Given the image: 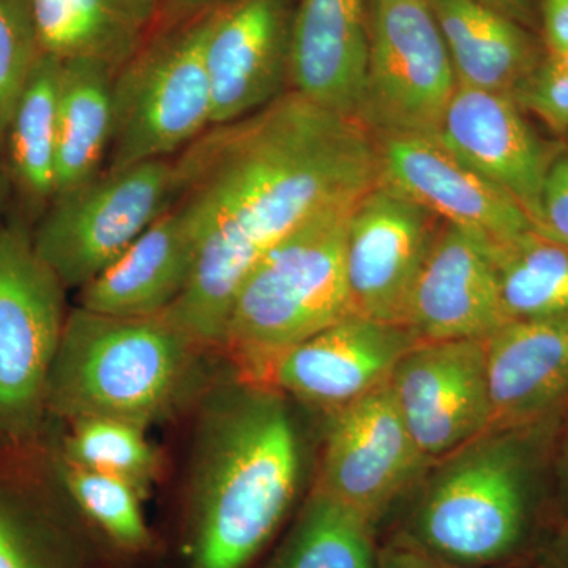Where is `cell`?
Here are the masks:
<instances>
[{"instance_id":"cell-11","label":"cell","mask_w":568,"mask_h":568,"mask_svg":"<svg viewBox=\"0 0 568 568\" xmlns=\"http://www.w3.org/2000/svg\"><path fill=\"white\" fill-rule=\"evenodd\" d=\"M428 463L386 383L335 410L316 488L376 525Z\"/></svg>"},{"instance_id":"cell-12","label":"cell","mask_w":568,"mask_h":568,"mask_svg":"<svg viewBox=\"0 0 568 568\" xmlns=\"http://www.w3.org/2000/svg\"><path fill=\"white\" fill-rule=\"evenodd\" d=\"M440 220L376 183L347 224L346 278L354 315L406 327L414 284Z\"/></svg>"},{"instance_id":"cell-37","label":"cell","mask_w":568,"mask_h":568,"mask_svg":"<svg viewBox=\"0 0 568 568\" xmlns=\"http://www.w3.org/2000/svg\"><path fill=\"white\" fill-rule=\"evenodd\" d=\"M541 568H568V526L549 545Z\"/></svg>"},{"instance_id":"cell-25","label":"cell","mask_w":568,"mask_h":568,"mask_svg":"<svg viewBox=\"0 0 568 568\" xmlns=\"http://www.w3.org/2000/svg\"><path fill=\"white\" fill-rule=\"evenodd\" d=\"M485 250L508 321L568 316L566 246L530 230Z\"/></svg>"},{"instance_id":"cell-9","label":"cell","mask_w":568,"mask_h":568,"mask_svg":"<svg viewBox=\"0 0 568 568\" xmlns=\"http://www.w3.org/2000/svg\"><path fill=\"white\" fill-rule=\"evenodd\" d=\"M458 82L428 0L372 6L357 119L375 138L437 136Z\"/></svg>"},{"instance_id":"cell-32","label":"cell","mask_w":568,"mask_h":568,"mask_svg":"<svg viewBox=\"0 0 568 568\" xmlns=\"http://www.w3.org/2000/svg\"><path fill=\"white\" fill-rule=\"evenodd\" d=\"M536 231L568 248V152L560 151L549 166Z\"/></svg>"},{"instance_id":"cell-24","label":"cell","mask_w":568,"mask_h":568,"mask_svg":"<svg viewBox=\"0 0 568 568\" xmlns=\"http://www.w3.org/2000/svg\"><path fill=\"white\" fill-rule=\"evenodd\" d=\"M114 78L115 71L102 62L62 61L55 194L95 178L106 166Z\"/></svg>"},{"instance_id":"cell-10","label":"cell","mask_w":568,"mask_h":568,"mask_svg":"<svg viewBox=\"0 0 568 568\" xmlns=\"http://www.w3.org/2000/svg\"><path fill=\"white\" fill-rule=\"evenodd\" d=\"M399 414L432 462L489 433L484 339L417 342L396 364L390 381Z\"/></svg>"},{"instance_id":"cell-18","label":"cell","mask_w":568,"mask_h":568,"mask_svg":"<svg viewBox=\"0 0 568 568\" xmlns=\"http://www.w3.org/2000/svg\"><path fill=\"white\" fill-rule=\"evenodd\" d=\"M484 345L489 432L562 417L568 409V316L508 321Z\"/></svg>"},{"instance_id":"cell-40","label":"cell","mask_w":568,"mask_h":568,"mask_svg":"<svg viewBox=\"0 0 568 568\" xmlns=\"http://www.w3.org/2000/svg\"><path fill=\"white\" fill-rule=\"evenodd\" d=\"M495 568H499V567H495Z\"/></svg>"},{"instance_id":"cell-21","label":"cell","mask_w":568,"mask_h":568,"mask_svg":"<svg viewBox=\"0 0 568 568\" xmlns=\"http://www.w3.org/2000/svg\"><path fill=\"white\" fill-rule=\"evenodd\" d=\"M458 85L515 95L540 63L521 22L476 0H428Z\"/></svg>"},{"instance_id":"cell-29","label":"cell","mask_w":568,"mask_h":568,"mask_svg":"<svg viewBox=\"0 0 568 568\" xmlns=\"http://www.w3.org/2000/svg\"><path fill=\"white\" fill-rule=\"evenodd\" d=\"M40 54L31 0H0V153L11 114Z\"/></svg>"},{"instance_id":"cell-6","label":"cell","mask_w":568,"mask_h":568,"mask_svg":"<svg viewBox=\"0 0 568 568\" xmlns=\"http://www.w3.org/2000/svg\"><path fill=\"white\" fill-rule=\"evenodd\" d=\"M211 13L156 29L115 73L104 170L174 159L212 126L204 55Z\"/></svg>"},{"instance_id":"cell-30","label":"cell","mask_w":568,"mask_h":568,"mask_svg":"<svg viewBox=\"0 0 568 568\" xmlns=\"http://www.w3.org/2000/svg\"><path fill=\"white\" fill-rule=\"evenodd\" d=\"M0 568H80L33 511L0 493Z\"/></svg>"},{"instance_id":"cell-34","label":"cell","mask_w":568,"mask_h":568,"mask_svg":"<svg viewBox=\"0 0 568 568\" xmlns=\"http://www.w3.org/2000/svg\"><path fill=\"white\" fill-rule=\"evenodd\" d=\"M376 568H459L402 541L377 555Z\"/></svg>"},{"instance_id":"cell-1","label":"cell","mask_w":568,"mask_h":568,"mask_svg":"<svg viewBox=\"0 0 568 568\" xmlns=\"http://www.w3.org/2000/svg\"><path fill=\"white\" fill-rule=\"evenodd\" d=\"M174 163L175 203L201 246L192 282L164 316L203 349L222 347L235 294L272 246L379 181L377 141L364 123L291 89L209 126Z\"/></svg>"},{"instance_id":"cell-35","label":"cell","mask_w":568,"mask_h":568,"mask_svg":"<svg viewBox=\"0 0 568 568\" xmlns=\"http://www.w3.org/2000/svg\"><path fill=\"white\" fill-rule=\"evenodd\" d=\"M224 0H162L156 29L170 28L179 22L192 20L205 11L215 9Z\"/></svg>"},{"instance_id":"cell-38","label":"cell","mask_w":568,"mask_h":568,"mask_svg":"<svg viewBox=\"0 0 568 568\" xmlns=\"http://www.w3.org/2000/svg\"><path fill=\"white\" fill-rule=\"evenodd\" d=\"M13 183H11L9 170H7L6 160L0 153V226L6 223L3 216L9 211L11 200H13Z\"/></svg>"},{"instance_id":"cell-4","label":"cell","mask_w":568,"mask_h":568,"mask_svg":"<svg viewBox=\"0 0 568 568\" xmlns=\"http://www.w3.org/2000/svg\"><path fill=\"white\" fill-rule=\"evenodd\" d=\"M558 422L489 432L450 455L422 496L406 544L459 568H495L518 555Z\"/></svg>"},{"instance_id":"cell-26","label":"cell","mask_w":568,"mask_h":568,"mask_svg":"<svg viewBox=\"0 0 568 568\" xmlns=\"http://www.w3.org/2000/svg\"><path fill=\"white\" fill-rule=\"evenodd\" d=\"M375 525L316 488L268 568H376Z\"/></svg>"},{"instance_id":"cell-14","label":"cell","mask_w":568,"mask_h":568,"mask_svg":"<svg viewBox=\"0 0 568 568\" xmlns=\"http://www.w3.org/2000/svg\"><path fill=\"white\" fill-rule=\"evenodd\" d=\"M293 0H224L212 9L205 70L212 125L261 110L290 84Z\"/></svg>"},{"instance_id":"cell-33","label":"cell","mask_w":568,"mask_h":568,"mask_svg":"<svg viewBox=\"0 0 568 568\" xmlns=\"http://www.w3.org/2000/svg\"><path fill=\"white\" fill-rule=\"evenodd\" d=\"M541 24L548 58L568 59V0H541Z\"/></svg>"},{"instance_id":"cell-17","label":"cell","mask_w":568,"mask_h":568,"mask_svg":"<svg viewBox=\"0 0 568 568\" xmlns=\"http://www.w3.org/2000/svg\"><path fill=\"white\" fill-rule=\"evenodd\" d=\"M506 323L485 245L440 222L410 294L407 331L417 342L485 339Z\"/></svg>"},{"instance_id":"cell-31","label":"cell","mask_w":568,"mask_h":568,"mask_svg":"<svg viewBox=\"0 0 568 568\" xmlns=\"http://www.w3.org/2000/svg\"><path fill=\"white\" fill-rule=\"evenodd\" d=\"M514 99L551 132L568 133V59L545 55Z\"/></svg>"},{"instance_id":"cell-19","label":"cell","mask_w":568,"mask_h":568,"mask_svg":"<svg viewBox=\"0 0 568 568\" xmlns=\"http://www.w3.org/2000/svg\"><path fill=\"white\" fill-rule=\"evenodd\" d=\"M368 59L366 0H301L291 31V91L357 118Z\"/></svg>"},{"instance_id":"cell-13","label":"cell","mask_w":568,"mask_h":568,"mask_svg":"<svg viewBox=\"0 0 568 568\" xmlns=\"http://www.w3.org/2000/svg\"><path fill=\"white\" fill-rule=\"evenodd\" d=\"M381 185L485 245L536 230L525 209L437 136L376 138Z\"/></svg>"},{"instance_id":"cell-27","label":"cell","mask_w":568,"mask_h":568,"mask_svg":"<svg viewBox=\"0 0 568 568\" xmlns=\"http://www.w3.org/2000/svg\"><path fill=\"white\" fill-rule=\"evenodd\" d=\"M63 459L121 477L142 495L160 469L159 454L145 437V428L118 418H82L71 422Z\"/></svg>"},{"instance_id":"cell-22","label":"cell","mask_w":568,"mask_h":568,"mask_svg":"<svg viewBox=\"0 0 568 568\" xmlns=\"http://www.w3.org/2000/svg\"><path fill=\"white\" fill-rule=\"evenodd\" d=\"M162 0H31L41 52L118 73L159 26Z\"/></svg>"},{"instance_id":"cell-16","label":"cell","mask_w":568,"mask_h":568,"mask_svg":"<svg viewBox=\"0 0 568 568\" xmlns=\"http://www.w3.org/2000/svg\"><path fill=\"white\" fill-rule=\"evenodd\" d=\"M437 138L537 226L545 179L560 151L534 132L514 95L458 85Z\"/></svg>"},{"instance_id":"cell-20","label":"cell","mask_w":568,"mask_h":568,"mask_svg":"<svg viewBox=\"0 0 568 568\" xmlns=\"http://www.w3.org/2000/svg\"><path fill=\"white\" fill-rule=\"evenodd\" d=\"M201 239L189 213L173 203L91 283L80 306L103 315L162 316L192 282Z\"/></svg>"},{"instance_id":"cell-5","label":"cell","mask_w":568,"mask_h":568,"mask_svg":"<svg viewBox=\"0 0 568 568\" xmlns=\"http://www.w3.org/2000/svg\"><path fill=\"white\" fill-rule=\"evenodd\" d=\"M354 205L310 220L272 246L245 276L222 343L244 381L261 386L284 351L354 315L346 278L347 224Z\"/></svg>"},{"instance_id":"cell-8","label":"cell","mask_w":568,"mask_h":568,"mask_svg":"<svg viewBox=\"0 0 568 568\" xmlns=\"http://www.w3.org/2000/svg\"><path fill=\"white\" fill-rule=\"evenodd\" d=\"M65 290L22 220L0 226V437L28 439L47 414V384L65 325Z\"/></svg>"},{"instance_id":"cell-36","label":"cell","mask_w":568,"mask_h":568,"mask_svg":"<svg viewBox=\"0 0 568 568\" xmlns=\"http://www.w3.org/2000/svg\"><path fill=\"white\" fill-rule=\"evenodd\" d=\"M476 2L484 3L489 9L499 11L518 22L528 21L532 11V0H476Z\"/></svg>"},{"instance_id":"cell-3","label":"cell","mask_w":568,"mask_h":568,"mask_svg":"<svg viewBox=\"0 0 568 568\" xmlns=\"http://www.w3.org/2000/svg\"><path fill=\"white\" fill-rule=\"evenodd\" d=\"M203 347L164 315L70 310L47 384V414L118 418L148 429L192 388Z\"/></svg>"},{"instance_id":"cell-2","label":"cell","mask_w":568,"mask_h":568,"mask_svg":"<svg viewBox=\"0 0 568 568\" xmlns=\"http://www.w3.org/2000/svg\"><path fill=\"white\" fill-rule=\"evenodd\" d=\"M301 444L274 388L241 381L205 406L190 485L189 568H244L297 495Z\"/></svg>"},{"instance_id":"cell-15","label":"cell","mask_w":568,"mask_h":568,"mask_svg":"<svg viewBox=\"0 0 568 568\" xmlns=\"http://www.w3.org/2000/svg\"><path fill=\"white\" fill-rule=\"evenodd\" d=\"M416 343L406 327L349 315L284 351L261 386L335 413L388 383Z\"/></svg>"},{"instance_id":"cell-23","label":"cell","mask_w":568,"mask_h":568,"mask_svg":"<svg viewBox=\"0 0 568 568\" xmlns=\"http://www.w3.org/2000/svg\"><path fill=\"white\" fill-rule=\"evenodd\" d=\"M61 71V59L41 52L3 140L2 155L14 196L26 211L39 216L55 194Z\"/></svg>"},{"instance_id":"cell-7","label":"cell","mask_w":568,"mask_h":568,"mask_svg":"<svg viewBox=\"0 0 568 568\" xmlns=\"http://www.w3.org/2000/svg\"><path fill=\"white\" fill-rule=\"evenodd\" d=\"M174 159L103 170L55 194L31 230L33 250L67 290L102 274L178 197Z\"/></svg>"},{"instance_id":"cell-39","label":"cell","mask_w":568,"mask_h":568,"mask_svg":"<svg viewBox=\"0 0 568 568\" xmlns=\"http://www.w3.org/2000/svg\"><path fill=\"white\" fill-rule=\"evenodd\" d=\"M558 478L560 495L568 510V422L564 429L562 440H560V450L558 458Z\"/></svg>"},{"instance_id":"cell-28","label":"cell","mask_w":568,"mask_h":568,"mask_svg":"<svg viewBox=\"0 0 568 568\" xmlns=\"http://www.w3.org/2000/svg\"><path fill=\"white\" fill-rule=\"evenodd\" d=\"M61 478L82 514L119 547L140 551L151 545V530L142 514V493L130 481L65 459Z\"/></svg>"}]
</instances>
